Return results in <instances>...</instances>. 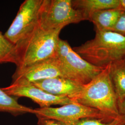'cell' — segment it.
I'll return each mask as SVG.
<instances>
[{
    "instance_id": "15",
    "label": "cell",
    "mask_w": 125,
    "mask_h": 125,
    "mask_svg": "<svg viewBox=\"0 0 125 125\" xmlns=\"http://www.w3.org/2000/svg\"><path fill=\"white\" fill-rule=\"evenodd\" d=\"M12 62L17 63L16 46L0 31V64Z\"/></svg>"
},
{
    "instance_id": "12",
    "label": "cell",
    "mask_w": 125,
    "mask_h": 125,
    "mask_svg": "<svg viewBox=\"0 0 125 125\" xmlns=\"http://www.w3.org/2000/svg\"><path fill=\"white\" fill-rule=\"evenodd\" d=\"M123 11L122 8L99 11L91 14L89 21L94 24L95 30L112 31Z\"/></svg>"
},
{
    "instance_id": "17",
    "label": "cell",
    "mask_w": 125,
    "mask_h": 125,
    "mask_svg": "<svg viewBox=\"0 0 125 125\" xmlns=\"http://www.w3.org/2000/svg\"><path fill=\"white\" fill-rule=\"evenodd\" d=\"M112 31L115 32L125 37V11H123L116 23L112 29Z\"/></svg>"
},
{
    "instance_id": "1",
    "label": "cell",
    "mask_w": 125,
    "mask_h": 125,
    "mask_svg": "<svg viewBox=\"0 0 125 125\" xmlns=\"http://www.w3.org/2000/svg\"><path fill=\"white\" fill-rule=\"evenodd\" d=\"M110 64L71 99L106 115L114 120H119L118 101L109 75Z\"/></svg>"
},
{
    "instance_id": "13",
    "label": "cell",
    "mask_w": 125,
    "mask_h": 125,
    "mask_svg": "<svg viewBox=\"0 0 125 125\" xmlns=\"http://www.w3.org/2000/svg\"><path fill=\"white\" fill-rule=\"evenodd\" d=\"M109 75L119 107L125 98V58L110 64Z\"/></svg>"
},
{
    "instance_id": "4",
    "label": "cell",
    "mask_w": 125,
    "mask_h": 125,
    "mask_svg": "<svg viewBox=\"0 0 125 125\" xmlns=\"http://www.w3.org/2000/svg\"><path fill=\"white\" fill-rule=\"evenodd\" d=\"M57 58L63 77L82 85L89 83L105 67L96 66L86 61L75 52L66 40L59 39Z\"/></svg>"
},
{
    "instance_id": "9",
    "label": "cell",
    "mask_w": 125,
    "mask_h": 125,
    "mask_svg": "<svg viewBox=\"0 0 125 125\" xmlns=\"http://www.w3.org/2000/svg\"><path fill=\"white\" fill-rule=\"evenodd\" d=\"M58 76L63 77L60 62L56 57L16 68L12 76V81L22 79L32 83Z\"/></svg>"
},
{
    "instance_id": "8",
    "label": "cell",
    "mask_w": 125,
    "mask_h": 125,
    "mask_svg": "<svg viewBox=\"0 0 125 125\" xmlns=\"http://www.w3.org/2000/svg\"><path fill=\"white\" fill-rule=\"evenodd\" d=\"M1 89L9 95L16 98L25 97L30 99L40 105V108L50 107L52 105L62 106L74 103L67 97L49 94L31 82L22 79L12 81L10 85Z\"/></svg>"
},
{
    "instance_id": "2",
    "label": "cell",
    "mask_w": 125,
    "mask_h": 125,
    "mask_svg": "<svg viewBox=\"0 0 125 125\" xmlns=\"http://www.w3.org/2000/svg\"><path fill=\"white\" fill-rule=\"evenodd\" d=\"M73 49L91 64L105 67L125 58V37L112 31L95 30L93 39Z\"/></svg>"
},
{
    "instance_id": "10",
    "label": "cell",
    "mask_w": 125,
    "mask_h": 125,
    "mask_svg": "<svg viewBox=\"0 0 125 125\" xmlns=\"http://www.w3.org/2000/svg\"><path fill=\"white\" fill-rule=\"evenodd\" d=\"M45 92L56 96L73 98L82 89L83 85L63 77H56L32 83Z\"/></svg>"
},
{
    "instance_id": "11",
    "label": "cell",
    "mask_w": 125,
    "mask_h": 125,
    "mask_svg": "<svg viewBox=\"0 0 125 125\" xmlns=\"http://www.w3.org/2000/svg\"><path fill=\"white\" fill-rule=\"evenodd\" d=\"M72 2L73 7L83 13L85 21H89L90 15L95 12L121 8L120 0H74Z\"/></svg>"
},
{
    "instance_id": "7",
    "label": "cell",
    "mask_w": 125,
    "mask_h": 125,
    "mask_svg": "<svg viewBox=\"0 0 125 125\" xmlns=\"http://www.w3.org/2000/svg\"><path fill=\"white\" fill-rule=\"evenodd\" d=\"M43 0H26L4 34L6 38L16 45L39 24L40 8Z\"/></svg>"
},
{
    "instance_id": "5",
    "label": "cell",
    "mask_w": 125,
    "mask_h": 125,
    "mask_svg": "<svg viewBox=\"0 0 125 125\" xmlns=\"http://www.w3.org/2000/svg\"><path fill=\"white\" fill-rule=\"evenodd\" d=\"M85 21L71 0H43L40 8L39 26L46 30H62L71 24Z\"/></svg>"
},
{
    "instance_id": "19",
    "label": "cell",
    "mask_w": 125,
    "mask_h": 125,
    "mask_svg": "<svg viewBox=\"0 0 125 125\" xmlns=\"http://www.w3.org/2000/svg\"><path fill=\"white\" fill-rule=\"evenodd\" d=\"M120 123L119 125H125V98L121 105L119 106Z\"/></svg>"
},
{
    "instance_id": "6",
    "label": "cell",
    "mask_w": 125,
    "mask_h": 125,
    "mask_svg": "<svg viewBox=\"0 0 125 125\" xmlns=\"http://www.w3.org/2000/svg\"><path fill=\"white\" fill-rule=\"evenodd\" d=\"M33 114L37 117L58 121L64 125L85 118L97 119L107 123L115 121L98 110L75 102L60 107L33 109Z\"/></svg>"
},
{
    "instance_id": "3",
    "label": "cell",
    "mask_w": 125,
    "mask_h": 125,
    "mask_svg": "<svg viewBox=\"0 0 125 125\" xmlns=\"http://www.w3.org/2000/svg\"><path fill=\"white\" fill-rule=\"evenodd\" d=\"M61 30H46L39 24L15 45L16 68L57 57L59 35Z\"/></svg>"
},
{
    "instance_id": "20",
    "label": "cell",
    "mask_w": 125,
    "mask_h": 125,
    "mask_svg": "<svg viewBox=\"0 0 125 125\" xmlns=\"http://www.w3.org/2000/svg\"><path fill=\"white\" fill-rule=\"evenodd\" d=\"M121 7L125 11V0H120Z\"/></svg>"
},
{
    "instance_id": "14",
    "label": "cell",
    "mask_w": 125,
    "mask_h": 125,
    "mask_svg": "<svg viewBox=\"0 0 125 125\" xmlns=\"http://www.w3.org/2000/svg\"><path fill=\"white\" fill-rule=\"evenodd\" d=\"M33 109L20 104L16 97L9 95L0 88V112L17 116L27 113L33 114Z\"/></svg>"
},
{
    "instance_id": "18",
    "label": "cell",
    "mask_w": 125,
    "mask_h": 125,
    "mask_svg": "<svg viewBox=\"0 0 125 125\" xmlns=\"http://www.w3.org/2000/svg\"><path fill=\"white\" fill-rule=\"evenodd\" d=\"M37 118L38 125H64L58 121L52 119L44 118L40 117H37Z\"/></svg>"
},
{
    "instance_id": "16",
    "label": "cell",
    "mask_w": 125,
    "mask_h": 125,
    "mask_svg": "<svg viewBox=\"0 0 125 125\" xmlns=\"http://www.w3.org/2000/svg\"><path fill=\"white\" fill-rule=\"evenodd\" d=\"M120 120H116L111 122H105L94 118H85L76 121L71 123L64 125H119Z\"/></svg>"
}]
</instances>
